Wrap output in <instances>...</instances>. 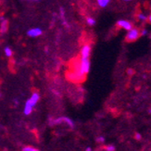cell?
<instances>
[{
	"label": "cell",
	"mask_w": 151,
	"mask_h": 151,
	"mask_svg": "<svg viewBox=\"0 0 151 151\" xmlns=\"http://www.w3.org/2000/svg\"><path fill=\"white\" fill-rule=\"evenodd\" d=\"M62 122L67 123L70 128H73V127L74 126L73 122L71 121V120L70 119V118H67V117H61V118H58V119H57V120L54 122V123H62Z\"/></svg>",
	"instance_id": "2"
},
{
	"label": "cell",
	"mask_w": 151,
	"mask_h": 151,
	"mask_svg": "<svg viewBox=\"0 0 151 151\" xmlns=\"http://www.w3.org/2000/svg\"><path fill=\"white\" fill-rule=\"evenodd\" d=\"M32 109H34V107L31 106L30 104L26 103L25 107H24V114L25 115H30L32 113Z\"/></svg>",
	"instance_id": "8"
},
{
	"label": "cell",
	"mask_w": 151,
	"mask_h": 151,
	"mask_svg": "<svg viewBox=\"0 0 151 151\" xmlns=\"http://www.w3.org/2000/svg\"><path fill=\"white\" fill-rule=\"evenodd\" d=\"M91 53V47L89 45H85L81 49V58H89Z\"/></svg>",
	"instance_id": "5"
},
{
	"label": "cell",
	"mask_w": 151,
	"mask_h": 151,
	"mask_svg": "<svg viewBox=\"0 0 151 151\" xmlns=\"http://www.w3.org/2000/svg\"><path fill=\"white\" fill-rule=\"evenodd\" d=\"M96 1L98 6H101V8H105V6H107L109 5L110 0H96Z\"/></svg>",
	"instance_id": "9"
},
{
	"label": "cell",
	"mask_w": 151,
	"mask_h": 151,
	"mask_svg": "<svg viewBox=\"0 0 151 151\" xmlns=\"http://www.w3.org/2000/svg\"><path fill=\"white\" fill-rule=\"evenodd\" d=\"M147 31L146 29L142 30V32H140V35H147Z\"/></svg>",
	"instance_id": "18"
},
{
	"label": "cell",
	"mask_w": 151,
	"mask_h": 151,
	"mask_svg": "<svg viewBox=\"0 0 151 151\" xmlns=\"http://www.w3.org/2000/svg\"><path fill=\"white\" fill-rule=\"evenodd\" d=\"M86 22H87V23L89 24V25H94L95 23H96V21H95V19H93V18H87V19H86Z\"/></svg>",
	"instance_id": "12"
},
{
	"label": "cell",
	"mask_w": 151,
	"mask_h": 151,
	"mask_svg": "<svg viewBox=\"0 0 151 151\" xmlns=\"http://www.w3.org/2000/svg\"><path fill=\"white\" fill-rule=\"evenodd\" d=\"M105 149L108 150V151H114V150H115V147L112 146V145H110V146L106 147V148H105Z\"/></svg>",
	"instance_id": "14"
},
{
	"label": "cell",
	"mask_w": 151,
	"mask_h": 151,
	"mask_svg": "<svg viewBox=\"0 0 151 151\" xmlns=\"http://www.w3.org/2000/svg\"><path fill=\"white\" fill-rule=\"evenodd\" d=\"M134 73V70H133V69H128L127 70V74H129V75H133Z\"/></svg>",
	"instance_id": "17"
},
{
	"label": "cell",
	"mask_w": 151,
	"mask_h": 151,
	"mask_svg": "<svg viewBox=\"0 0 151 151\" xmlns=\"http://www.w3.org/2000/svg\"><path fill=\"white\" fill-rule=\"evenodd\" d=\"M39 94L38 93H34L32 95V96L29 98V99L26 101V103H28V104H30L31 106H32V107H35V105H36V103L38 102V100H39Z\"/></svg>",
	"instance_id": "6"
},
{
	"label": "cell",
	"mask_w": 151,
	"mask_h": 151,
	"mask_svg": "<svg viewBox=\"0 0 151 151\" xmlns=\"http://www.w3.org/2000/svg\"><path fill=\"white\" fill-rule=\"evenodd\" d=\"M96 141L98 143H103V142H105V138H104L103 136H98L97 138H96Z\"/></svg>",
	"instance_id": "15"
},
{
	"label": "cell",
	"mask_w": 151,
	"mask_h": 151,
	"mask_svg": "<svg viewBox=\"0 0 151 151\" xmlns=\"http://www.w3.org/2000/svg\"><path fill=\"white\" fill-rule=\"evenodd\" d=\"M123 1H131V0H123Z\"/></svg>",
	"instance_id": "20"
},
{
	"label": "cell",
	"mask_w": 151,
	"mask_h": 151,
	"mask_svg": "<svg viewBox=\"0 0 151 151\" xmlns=\"http://www.w3.org/2000/svg\"><path fill=\"white\" fill-rule=\"evenodd\" d=\"M138 19H140V21L145 22V21H147V19H148V17L146 16L145 14H139V15H138Z\"/></svg>",
	"instance_id": "13"
},
{
	"label": "cell",
	"mask_w": 151,
	"mask_h": 151,
	"mask_svg": "<svg viewBox=\"0 0 151 151\" xmlns=\"http://www.w3.org/2000/svg\"><path fill=\"white\" fill-rule=\"evenodd\" d=\"M3 22L1 23V26H0V32H1V34H5V32L8 31V28H9V23L8 22L6 21V19H2Z\"/></svg>",
	"instance_id": "7"
},
{
	"label": "cell",
	"mask_w": 151,
	"mask_h": 151,
	"mask_svg": "<svg viewBox=\"0 0 151 151\" xmlns=\"http://www.w3.org/2000/svg\"><path fill=\"white\" fill-rule=\"evenodd\" d=\"M32 1H37V0H32Z\"/></svg>",
	"instance_id": "21"
},
{
	"label": "cell",
	"mask_w": 151,
	"mask_h": 151,
	"mask_svg": "<svg viewBox=\"0 0 151 151\" xmlns=\"http://www.w3.org/2000/svg\"><path fill=\"white\" fill-rule=\"evenodd\" d=\"M134 138H135L136 140H138V141H139V140L142 139V136H141L140 134H134Z\"/></svg>",
	"instance_id": "16"
},
{
	"label": "cell",
	"mask_w": 151,
	"mask_h": 151,
	"mask_svg": "<svg viewBox=\"0 0 151 151\" xmlns=\"http://www.w3.org/2000/svg\"><path fill=\"white\" fill-rule=\"evenodd\" d=\"M117 25L119 26V27L123 28L124 30H126V31H129L130 29H132V28H133L132 23H131L130 22L124 21V19H121V21L118 22H117Z\"/></svg>",
	"instance_id": "3"
},
{
	"label": "cell",
	"mask_w": 151,
	"mask_h": 151,
	"mask_svg": "<svg viewBox=\"0 0 151 151\" xmlns=\"http://www.w3.org/2000/svg\"><path fill=\"white\" fill-rule=\"evenodd\" d=\"M91 150H92L91 147H87V148H86V151H91Z\"/></svg>",
	"instance_id": "19"
},
{
	"label": "cell",
	"mask_w": 151,
	"mask_h": 151,
	"mask_svg": "<svg viewBox=\"0 0 151 151\" xmlns=\"http://www.w3.org/2000/svg\"><path fill=\"white\" fill-rule=\"evenodd\" d=\"M5 54H6V57H11L12 56V50L9 48V47H6L5 48Z\"/></svg>",
	"instance_id": "10"
},
{
	"label": "cell",
	"mask_w": 151,
	"mask_h": 151,
	"mask_svg": "<svg viewBox=\"0 0 151 151\" xmlns=\"http://www.w3.org/2000/svg\"><path fill=\"white\" fill-rule=\"evenodd\" d=\"M38 149H36L35 147H25L22 148V151H37Z\"/></svg>",
	"instance_id": "11"
},
{
	"label": "cell",
	"mask_w": 151,
	"mask_h": 151,
	"mask_svg": "<svg viewBox=\"0 0 151 151\" xmlns=\"http://www.w3.org/2000/svg\"><path fill=\"white\" fill-rule=\"evenodd\" d=\"M42 32H43L40 28H32L27 32V35L30 37H37V36H40L42 35Z\"/></svg>",
	"instance_id": "4"
},
{
	"label": "cell",
	"mask_w": 151,
	"mask_h": 151,
	"mask_svg": "<svg viewBox=\"0 0 151 151\" xmlns=\"http://www.w3.org/2000/svg\"><path fill=\"white\" fill-rule=\"evenodd\" d=\"M0 96H1V94H0Z\"/></svg>",
	"instance_id": "22"
},
{
	"label": "cell",
	"mask_w": 151,
	"mask_h": 151,
	"mask_svg": "<svg viewBox=\"0 0 151 151\" xmlns=\"http://www.w3.org/2000/svg\"><path fill=\"white\" fill-rule=\"evenodd\" d=\"M139 36H140V32L135 28H132V29H130L129 32H127L126 40L128 42H133V41L137 40Z\"/></svg>",
	"instance_id": "1"
}]
</instances>
